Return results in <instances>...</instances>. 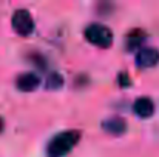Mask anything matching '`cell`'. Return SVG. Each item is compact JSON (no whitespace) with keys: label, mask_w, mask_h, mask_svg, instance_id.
Listing matches in <instances>:
<instances>
[{"label":"cell","mask_w":159,"mask_h":157,"mask_svg":"<svg viewBox=\"0 0 159 157\" xmlns=\"http://www.w3.org/2000/svg\"><path fill=\"white\" fill-rule=\"evenodd\" d=\"M80 133L79 131H63L57 136H54L51 142L47 146V156L48 157H63L66 156L74 145L79 142Z\"/></svg>","instance_id":"cell-1"},{"label":"cell","mask_w":159,"mask_h":157,"mask_svg":"<svg viewBox=\"0 0 159 157\" xmlns=\"http://www.w3.org/2000/svg\"><path fill=\"white\" fill-rule=\"evenodd\" d=\"M85 37L90 43L99 48H110L113 43V33L110 28L99 23H93L85 29Z\"/></svg>","instance_id":"cell-2"},{"label":"cell","mask_w":159,"mask_h":157,"mask_svg":"<svg viewBox=\"0 0 159 157\" xmlns=\"http://www.w3.org/2000/svg\"><path fill=\"white\" fill-rule=\"evenodd\" d=\"M12 28L19 36H30L34 31V20L26 9H17L12 15Z\"/></svg>","instance_id":"cell-3"},{"label":"cell","mask_w":159,"mask_h":157,"mask_svg":"<svg viewBox=\"0 0 159 157\" xmlns=\"http://www.w3.org/2000/svg\"><path fill=\"white\" fill-rule=\"evenodd\" d=\"M159 63V51L155 48H141L136 54V65L139 68H153Z\"/></svg>","instance_id":"cell-4"},{"label":"cell","mask_w":159,"mask_h":157,"mask_svg":"<svg viewBox=\"0 0 159 157\" xmlns=\"http://www.w3.org/2000/svg\"><path fill=\"white\" fill-rule=\"evenodd\" d=\"M40 85V79L37 74L34 72H25L22 76L17 77L16 80V86L19 91L22 93H31V91H36Z\"/></svg>","instance_id":"cell-5"},{"label":"cell","mask_w":159,"mask_h":157,"mask_svg":"<svg viewBox=\"0 0 159 157\" xmlns=\"http://www.w3.org/2000/svg\"><path fill=\"white\" fill-rule=\"evenodd\" d=\"M134 114L141 119H148L155 114V103L148 97H139L133 105Z\"/></svg>","instance_id":"cell-6"},{"label":"cell","mask_w":159,"mask_h":157,"mask_svg":"<svg viewBox=\"0 0 159 157\" xmlns=\"http://www.w3.org/2000/svg\"><path fill=\"white\" fill-rule=\"evenodd\" d=\"M102 128L105 129L107 133L113 134V136H120L122 133L127 131V123H125V120L120 119V117H111V119L104 120Z\"/></svg>","instance_id":"cell-7"},{"label":"cell","mask_w":159,"mask_h":157,"mask_svg":"<svg viewBox=\"0 0 159 157\" xmlns=\"http://www.w3.org/2000/svg\"><path fill=\"white\" fill-rule=\"evenodd\" d=\"M144 42H145V33L142 29H133L131 33H128V36L125 39V46L128 51L141 50Z\"/></svg>","instance_id":"cell-8"},{"label":"cell","mask_w":159,"mask_h":157,"mask_svg":"<svg viewBox=\"0 0 159 157\" xmlns=\"http://www.w3.org/2000/svg\"><path fill=\"white\" fill-rule=\"evenodd\" d=\"M63 86V77H62V74H59V72H53V74H50L48 76V79H47V89H50V91H57V89H60Z\"/></svg>","instance_id":"cell-9"},{"label":"cell","mask_w":159,"mask_h":157,"mask_svg":"<svg viewBox=\"0 0 159 157\" xmlns=\"http://www.w3.org/2000/svg\"><path fill=\"white\" fill-rule=\"evenodd\" d=\"M117 82H119V85H120L122 88H128V86L131 85V80L128 79V76H127L125 72L119 74V77H117Z\"/></svg>","instance_id":"cell-10"},{"label":"cell","mask_w":159,"mask_h":157,"mask_svg":"<svg viewBox=\"0 0 159 157\" xmlns=\"http://www.w3.org/2000/svg\"><path fill=\"white\" fill-rule=\"evenodd\" d=\"M2 131H3V119L0 117V133H2Z\"/></svg>","instance_id":"cell-11"}]
</instances>
